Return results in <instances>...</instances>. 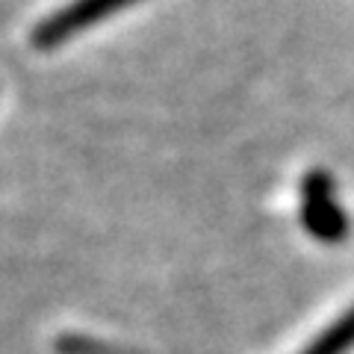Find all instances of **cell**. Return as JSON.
Wrapping results in <instances>:
<instances>
[{"label":"cell","instance_id":"obj_1","mask_svg":"<svg viewBox=\"0 0 354 354\" xmlns=\"http://www.w3.org/2000/svg\"><path fill=\"white\" fill-rule=\"evenodd\" d=\"M298 218L316 242L325 245H339L348 236V216L337 198V183L328 171H310L301 177L298 189Z\"/></svg>","mask_w":354,"mask_h":354},{"label":"cell","instance_id":"obj_2","mask_svg":"<svg viewBox=\"0 0 354 354\" xmlns=\"http://www.w3.org/2000/svg\"><path fill=\"white\" fill-rule=\"evenodd\" d=\"M139 0H71L62 9H57L53 15L41 18L30 32V41L36 50H57L59 44L68 39L80 36V32L92 30L95 24H101L104 18L121 12Z\"/></svg>","mask_w":354,"mask_h":354},{"label":"cell","instance_id":"obj_3","mask_svg":"<svg viewBox=\"0 0 354 354\" xmlns=\"http://www.w3.org/2000/svg\"><path fill=\"white\" fill-rule=\"evenodd\" d=\"M348 348H354V307L325 328L301 354H346Z\"/></svg>","mask_w":354,"mask_h":354},{"label":"cell","instance_id":"obj_4","mask_svg":"<svg viewBox=\"0 0 354 354\" xmlns=\"http://www.w3.org/2000/svg\"><path fill=\"white\" fill-rule=\"evenodd\" d=\"M57 354H127L118 346L109 342L92 339V337H80V334H65L57 339Z\"/></svg>","mask_w":354,"mask_h":354}]
</instances>
